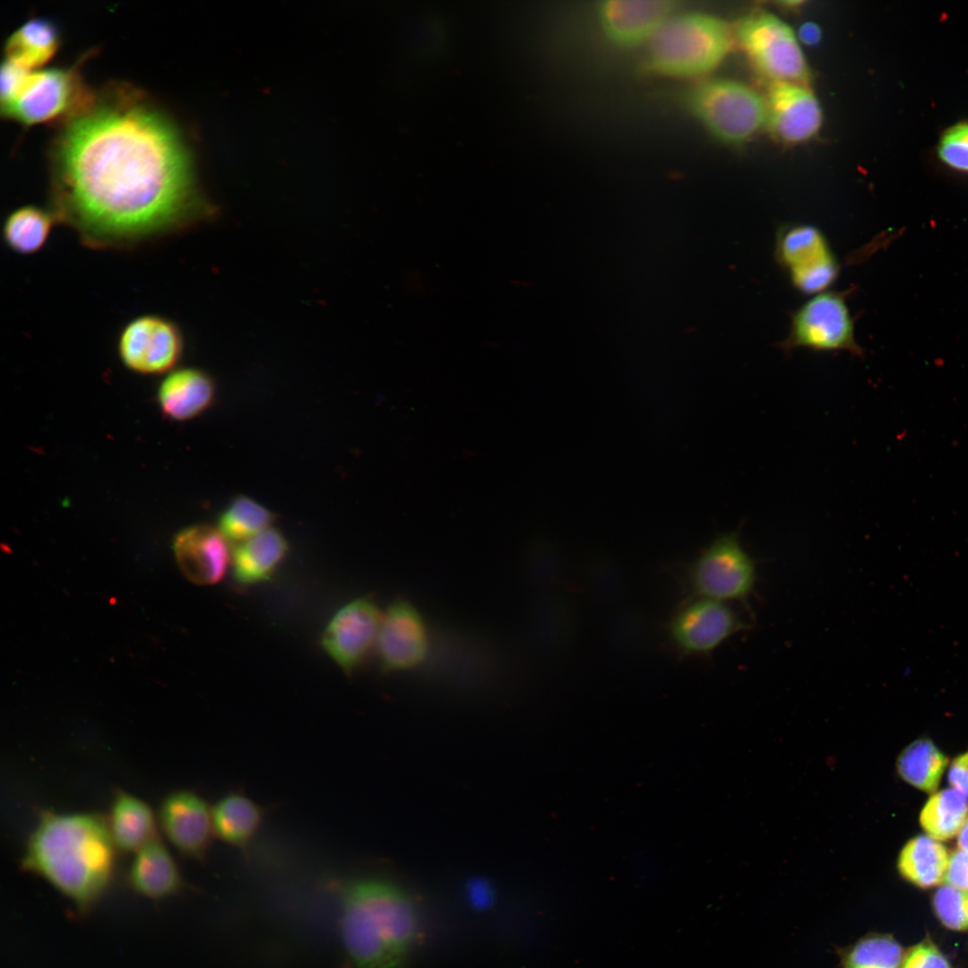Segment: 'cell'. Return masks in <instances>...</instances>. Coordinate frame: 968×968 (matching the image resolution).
I'll list each match as a JSON object with an SVG mask.
<instances>
[{"label": "cell", "instance_id": "6da1fadb", "mask_svg": "<svg viewBox=\"0 0 968 968\" xmlns=\"http://www.w3.org/2000/svg\"><path fill=\"white\" fill-rule=\"evenodd\" d=\"M50 210L81 243L129 249L202 218L179 134L142 94L117 88L64 125L52 149Z\"/></svg>", "mask_w": 968, "mask_h": 968}, {"label": "cell", "instance_id": "7a4b0ae2", "mask_svg": "<svg viewBox=\"0 0 968 968\" xmlns=\"http://www.w3.org/2000/svg\"><path fill=\"white\" fill-rule=\"evenodd\" d=\"M117 851L108 822L100 816L44 812L29 839L22 867L85 912L106 891Z\"/></svg>", "mask_w": 968, "mask_h": 968}, {"label": "cell", "instance_id": "3957f363", "mask_svg": "<svg viewBox=\"0 0 968 968\" xmlns=\"http://www.w3.org/2000/svg\"><path fill=\"white\" fill-rule=\"evenodd\" d=\"M341 938L347 968H406L423 939L416 898L385 880L367 879L344 893Z\"/></svg>", "mask_w": 968, "mask_h": 968}, {"label": "cell", "instance_id": "277c9868", "mask_svg": "<svg viewBox=\"0 0 968 968\" xmlns=\"http://www.w3.org/2000/svg\"><path fill=\"white\" fill-rule=\"evenodd\" d=\"M732 43L728 24L710 13L676 12L646 44L645 65L654 74L696 79L714 70Z\"/></svg>", "mask_w": 968, "mask_h": 968}, {"label": "cell", "instance_id": "5b68a950", "mask_svg": "<svg viewBox=\"0 0 968 968\" xmlns=\"http://www.w3.org/2000/svg\"><path fill=\"white\" fill-rule=\"evenodd\" d=\"M685 103L713 136L726 143H743L766 124L765 98L734 80H702L688 89Z\"/></svg>", "mask_w": 968, "mask_h": 968}, {"label": "cell", "instance_id": "8992f818", "mask_svg": "<svg viewBox=\"0 0 968 968\" xmlns=\"http://www.w3.org/2000/svg\"><path fill=\"white\" fill-rule=\"evenodd\" d=\"M95 99L77 63L31 71L19 94L1 112L27 126L57 122L65 125L89 108Z\"/></svg>", "mask_w": 968, "mask_h": 968}, {"label": "cell", "instance_id": "52a82bcc", "mask_svg": "<svg viewBox=\"0 0 968 968\" xmlns=\"http://www.w3.org/2000/svg\"><path fill=\"white\" fill-rule=\"evenodd\" d=\"M694 597L739 602L748 609L757 582L756 560L741 545L739 532L715 538L687 571Z\"/></svg>", "mask_w": 968, "mask_h": 968}, {"label": "cell", "instance_id": "ba28073f", "mask_svg": "<svg viewBox=\"0 0 968 968\" xmlns=\"http://www.w3.org/2000/svg\"><path fill=\"white\" fill-rule=\"evenodd\" d=\"M735 37L756 70L774 82L803 84L809 71L799 40L781 19L764 11L746 15Z\"/></svg>", "mask_w": 968, "mask_h": 968}, {"label": "cell", "instance_id": "9c48e42d", "mask_svg": "<svg viewBox=\"0 0 968 968\" xmlns=\"http://www.w3.org/2000/svg\"><path fill=\"white\" fill-rule=\"evenodd\" d=\"M845 297L838 291L825 290L815 294L791 315L789 334L782 341L781 348L786 351L797 348L816 351L846 350L862 356Z\"/></svg>", "mask_w": 968, "mask_h": 968}, {"label": "cell", "instance_id": "30bf717a", "mask_svg": "<svg viewBox=\"0 0 968 968\" xmlns=\"http://www.w3.org/2000/svg\"><path fill=\"white\" fill-rule=\"evenodd\" d=\"M775 256L794 287L817 294L834 283L839 263L823 233L808 224L782 227L776 238Z\"/></svg>", "mask_w": 968, "mask_h": 968}, {"label": "cell", "instance_id": "8fae6325", "mask_svg": "<svg viewBox=\"0 0 968 968\" xmlns=\"http://www.w3.org/2000/svg\"><path fill=\"white\" fill-rule=\"evenodd\" d=\"M750 624L730 603L695 597L675 613L669 634L681 653L704 656Z\"/></svg>", "mask_w": 968, "mask_h": 968}, {"label": "cell", "instance_id": "7c38bea8", "mask_svg": "<svg viewBox=\"0 0 968 968\" xmlns=\"http://www.w3.org/2000/svg\"><path fill=\"white\" fill-rule=\"evenodd\" d=\"M117 353L130 370L155 375L170 370L180 359L184 338L178 325L153 314L138 315L127 322L117 338Z\"/></svg>", "mask_w": 968, "mask_h": 968}, {"label": "cell", "instance_id": "4fadbf2b", "mask_svg": "<svg viewBox=\"0 0 968 968\" xmlns=\"http://www.w3.org/2000/svg\"><path fill=\"white\" fill-rule=\"evenodd\" d=\"M382 617L371 599L359 598L340 609L331 619L322 644L346 674L360 666L376 644Z\"/></svg>", "mask_w": 968, "mask_h": 968}, {"label": "cell", "instance_id": "5bb4252c", "mask_svg": "<svg viewBox=\"0 0 968 968\" xmlns=\"http://www.w3.org/2000/svg\"><path fill=\"white\" fill-rule=\"evenodd\" d=\"M159 824L169 843L184 856L204 861L214 834L208 803L188 790L175 791L161 801Z\"/></svg>", "mask_w": 968, "mask_h": 968}, {"label": "cell", "instance_id": "9a60e30c", "mask_svg": "<svg viewBox=\"0 0 968 968\" xmlns=\"http://www.w3.org/2000/svg\"><path fill=\"white\" fill-rule=\"evenodd\" d=\"M678 11V3L670 0H601L596 5V18L611 45L633 48L646 45Z\"/></svg>", "mask_w": 968, "mask_h": 968}, {"label": "cell", "instance_id": "2e32d148", "mask_svg": "<svg viewBox=\"0 0 968 968\" xmlns=\"http://www.w3.org/2000/svg\"><path fill=\"white\" fill-rule=\"evenodd\" d=\"M376 646L385 671L420 664L428 653V633L419 611L407 601L393 602L383 614Z\"/></svg>", "mask_w": 968, "mask_h": 968}, {"label": "cell", "instance_id": "e0dca14e", "mask_svg": "<svg viewBox=\"0 0 968 968\" xmlns=\"http://www.w3.org/2000/svg\"><path fill=\"white\" fill-rule=\"evenodd\" d=\"M766 125L786 143H799L820 128L822 111L815 95L804 84L771 83L765 97Z\"/></svg>", "mask_w": 968, "mask_h": 968}, {"label": "cell", "instance_id": "ac0fdd59", "mask_svg": "<svg viewBox=\"0 0 968 968\" xmlns=\"http://www.w3.org/2000/svg\"><path fill=\"white\" fill-rule=\"evenodd\" d=\"M173 551L183 575L199 585L219 582L230 559L228 540L219 529L207 524L180 531L173 540Z\"/></svg>", "mask_w": 968, "mask_h": 968}, {"label": "cell", "instance_id": "d6986e66", "mask_svg": "<svg viewBox=\"0 0 968 968\" xmlns=\"http://www.w3.org/2000/svg\"><path fill=\"white\" fill-rule=\"evenodd\" d=\"M127 878L134 892L153 900L170 896L183 886L173 856L158 837L134 852Z\"/></svg>", "mask_w": 968, "mask_h": 968}, {"label": "cell", "instance_id": "ffe728a7", "mask_svg": "<svg viewBox=\"0 0 968 968\" xmlns=\"http://www.w3.org/2000/svg\"><path fill=\"white\" fill-rule=\"evenodd\" d=\"M215 387L203 371L186 367L174 370L160 383L158 401L163 413L176 420L193 419L212 402Z\"/></svg>", "mask_w": 968, "mask_h": 968}, {"label": "cell", "instance_id": "44dd1931", "mask_svg": "<svg viewBox=\"0 0 968 968\" xmlns=\"http://www.w3.org/2000/svg\"><path fill=\"white\" fill-rule=\"evenodd\" d=\"M212 812L215 835L246 853L268 810L243 791H233L220 799Z\"/></svg>", "mask_w": 968, "mask_h": 968}, {"label": "cell", "instance_id": "7402d4cb", "mask_svg": "<svg viewBox=\"0 0 968 968\" xmlns=\"http://www.w3.org/2000/svg\"><path fill=\"white\" fill-rule=\"evenodd\" d=\"M288 543L281 532L269 528L238 543L231 553L235 580L255 584L268 580L284 558Z\"/></svg>", "mask_w": 968, "mask_h": 968}, {"label": "cell", "instance_id": "603a6c76", "mask_svg": "<svg viewBox=\"0 0 968 968\" xmlns=\"http://www.w3.org/2000/svg\"><path fill=\"white\" fill-rule=\"evenodd\" d=\"M108 829L117 851L135 852L157 836V820L150 806L141 799L119 791L112 802Z\"/></svg>", "mask_w": 968, "mask_h": 968}, {"label": "cell", "instance_id": "cb8c5ba5", "mask_svg": "<svg viewBox=\"0 0 968 968\" xmlns=\"http://www.w3.org/2000/svg\"><path fill=\"white\" fill-rule=\"evenodd\" d=\"M60 44L61 35L56 24L44 17H34L8 37L4 46L5 60L32 70L47 64Z\"/></svg>", "mask_w": 968, "mask_h": 968}, {"label": "cell", "instance_id": "d4e9b609", "mask_svg": "<svg viewBox=\"0 0 968 968\" xmlns=\"http://www.w3.org/2000/svg\"><path fill=\"white\" fill-rule=\"evenodd\" d=\"M50 209L24 205L13 210L2 225L4 244L19 255H32L40 251L48 242L55 223Z\"/></svg>", "mask_w": 968, "mask_h": 968}, {"label": "cell", "instance_id": "484cf974", "mask_svg": "<svg viewBox=\"0 0 968 968\" xmlns=\"http://www.w3.org/2000/svg\"><path fill=\"white\" fill-rule=\"evenodd\" d=\"M948 860L943 844L932 837L920 835L906 843L899 857L898 869L908 881L929 888L944 881Z\"/></svg>", "mask_w": 968, "mask_h": 968}, {"label": "cell", "instance_id": "4316f807", "mask_svg": "<svg viewBox=\"0 0 968 968\" xmlns=\"http://www.w3.org/2000/svg\"><path fill=\"white\" fill-rule=\"evenodd\" d=\"M947 759L929 739H918L900 755L897 769L903 780L927 792L934 791L944 773Z\"/></svg>", "mask_w": 968, "mask_h": 968}, {"label": "cell", "instance_id": "83f0119b", "mask_svg": "<svg viewBox=\"0 0 968 968\" xmlns=\"http://www.w3.org/2000/svg\"><path fill=\"white\" fill-rule=\"evenodd\" d=\"M968 815V799L955 789L934 794L920 814V824L930 837L947 840L963 827Z\"/></svg>", "mask_w": 968, "mask_h": 968}, {"label": "cell", "instance_id": "f1b7e54d", "mask_svg": "<svg viewBox=\"0 0 968 968\" xmlns=\"http://www.w3.org/2000/svg\"><path fill=\"white\" fill-rule=\"evenodd\" d=\"M274 519L272 513L250 497H236L223 511L219 530L228 541L241 543L266 529Z\"/></svg>", "mask_w": 968, "mask_h": 968}, {"label": "cell", "instance_id": "f546056e", "mask_svg": "<svg viewBox=\"0 0 968 968\" xmlns=\"http://www.w3.org/2000/svg\"><path fill=\"white\" fill-rule=\"evenodd\" d=\"M904 957L901 945L888 935L866 936L843 956V968H901Z\"/></svg>", "mask_w": 968, "mask_h": 968}, {"label": "cell", "instance_id": "4dcf8cb0", "mask_svg": "<svg viewBox=\"0 0 968 968\" xmlns=\"http://www.w3.org/2000/svg\"><path fill=\"white\" fill-rule=\"evenodd\" d=\"M935 154L946 169L968 175V119L955 122L941 132Z\"/></svg>", "mask_w": 968, "mask_h": 968}, {"label": "cell", "instance_id": "1f68e13d", "mask_svg": "<svg viewBox=\"0 0 968 968\" xmlns=\"http://www.w3.org/2000/svg\"><path fill=\"white\" fill-rule=\"evenodd\" d=\"M933 907L946 928L957 931L968 929V893L946 884L935 893Z\"/></svg>", "mask_w": 968, "mask_h": 968}, {"label": "cell", "instance_id": "d6a6232c", "mask_svg": "<svg viewBox=\"0 0 968 968\" xmlns=\"http://www.w3.org/2000/svg\"><path fill=\"white\" fill-rule=\"evenodd\" d=\"M901 968H952V966L937 946L925 940L904 954Z\"/></svg>", "mask_w": 968, "mask_h": 968}, {"label": "cell", "instance_id": "836d02e7", "mask_svg": "<svg viewBox=\"0 0 968 968\" xmlns=\"http://www.w3.org/2000/svg\"><path fill=\"white\" fill-rule=\"evenodd\" d=\"M31 71L33 70L26 69L8 60L3 63L0 76L1 108L9 105L16 98Z\"/></svg>", "mask_w": 968, "mask_h": 968}, {"label": "cell", "instance_id": "e575fe53", "mask_svg": "<svg viewBox=\"0 0 968 968\" xmlns=\"http://www.w3.org/2000/svg\"><path fill=\"white\" fill-rule=\"evenodd\" d=\"M944 881L946 885L968 893V851L962 849L949 857Z\"/></svg>", "mask_w": 968, "mask_h": 968}, {"label": "cell", "instance_id": "d590c367", "mask_svg": "<svg viewBox=\"0 0 968 968\" xmlns=\"http://www.w3.org/2000/svg\"><path fill=\"white\" fill-rule=\"evenodd\" d=\"M948 780L955 789L968 796V752L954 760Z\"/></svg>", "mask_w": 968, "mask_h": 968}, {"label": "cell", "instance_id": "8d00e7d4", "mask_svg": "<svg viewBox=\"0 0 968 968\" xmlns=\"http://www.w3.org/2000/svg\"><path fill=\"white\" fill-rule=\"evenodd\" d=\"M820 37V29L814 22H806L799 30V38L805 44H816Z\"/></svg>", "mask_w": 968, "mask_h": 968}, {"label": "cell", "instance_id": "74e56055", "mask_svg": "<svg viewBox=\"0 0 968 968\" xmlns=\"http://www.w3.org/2000/svg\"><path fill=\"white\" fill-rule=\"evenodd\" d=\"M957 843L960 849L968 851V819H966L963 827L959 831Z\"/></svg>", "mask_w": 968, "mask_h": 968}]
</instances>
